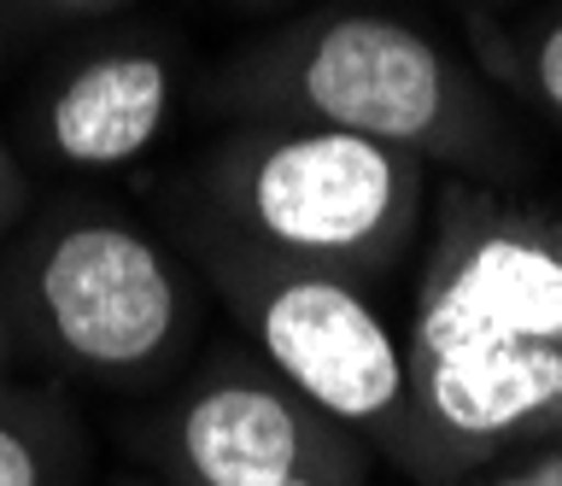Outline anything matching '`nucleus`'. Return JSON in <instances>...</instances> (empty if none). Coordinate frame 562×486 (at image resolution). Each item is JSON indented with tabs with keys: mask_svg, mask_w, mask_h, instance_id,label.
I'll use <instances>...</instances> for the list:
<instances>
[{
	"mask_svg": "<svg viewBox=\"0 0 562 486\" xmlns=\"http://www.w3.org/2000/svg\"><path fill=\"white\" fill-rule=\"evenodd\" d=\"M457 486H562V433L533 440L521 451H504V457H492L486 468H474Z\"/></svg>",
	"mask_w": 562,
	"mask_h": 486,
	"instance_id": "10",
	"label": "nucleus"
},
{
	"mask_svg": "<svg viewBox=\"0 0 562 486\" xmlns=\"http://www.w3.org/2000/svg\"><path fill=\"white\" fill-rule=\"evenodd\" d=\"M363 451L252 352L205 358L153 428L165 486H288Z\"/></svg>",
	"mask_w": 562,
	"mask_h": 486,
	"instance_id": "6",
	"label": "nucleus"
},
{
	"mask_svg": "<svg viewBox=\"0 0 562 486\" xmlns=\"http://www.w3.org/2000/svg\"><path fill=\"white\" fill-rule=\"evenodd\" d=\"M422 212L428 165L411 152L346 129L252 117L200 159L188 240L193 252L328 270L369 287L411 252Z\"/></svg>",
	"mask_w": 562,
	"mask_h": 486,
	"instance_id": "2",
	"label": "nucleus"
},
{
	"mask_svg": "<svg viewBox=\"0 0 562 486\" xmlns=\"http://www.w3.org/2000/svg\"><path fill=\"white\" fill-rule=\"evenodd\" d=\"M411 433L398 463L457 486L562 433V212L446 182L404 317Z\"/></svg>",
	"mask_w": 562,
	"mask_h": 486,
	"instance_id": "1",
	"label": "nucleus"
},
{
	"mask_svg": "<svg viewBox=\"0 0 562 486\" xmlns=\"http://www.w3.org/2000/svg\"><path fill=\"white\" fill-rule=\"evenodd\" d=\"M509 59H516L521 89L539 100V112L551 117V124H562V7L551 19H539L533 36H527Z\"/></svg>",
	"mask_w": 562,
	"mask_h": 486,
	"instance_id": "9",
	"label": "nucleus"
},
{
	"mask_svg": "<svg viewBox=\"0 0 562 486\" xmlns=\"http://www.w3.org/2000/svg\"><path fill=\"white\" fill-rule=\"evenodd\" d=\"M288 486H369V451L363 457H346V463H328V468H311Z\"/></svg>",
	"mask_w": 562,
	"mask_h": 486,
	"instance_id": "13",
	"label": "nucleus"
},
{
	"mask_svg": "<svg viewBox=\"0 0 562 486\" xmlns=\"http://www.w3.org/2000/svg\"><path fill=\"white\" fill-rule=\"evenodd\" d=\"M176 112V65L153 42H100L35 100V147L65 170H123L158 147Z\"/></svg>",
	"mask_w": 562,
	"mask_h": 486,
	"instance_id": "7",
	"label": "nucleus"
},
{
	"mask_svg": "<svg viewBox=\"0 0 562 486\" xmlns=\"http://www.w3.org/2000/svg\"><path fill=\"white\" fill-rule=\"evenodd\" d=\"M24 217H30V177L18 165V152L0 142V240L12 229H24Z\"/></svg>",
	"mask_w": 562,
	"mask_h": 486,
	"instance_id": "11",
	"label": "nucleus"
},
{
	"mask_svg": "<svg viewBox=\"0 0 562 486\" xmlns=\"http://www.w3.org/2000/svg\"><path fill=\"white\" fill-rule=\"evenodd\" d=\"M88 433L47 393H0V486H82Z\"/></svg>",
	"mask_w": 562,
	"mask_h": 486,
	"instance_id": "8",
	"label": "nucleus"
},
{
	"mask_svg": "<svg viewBox=\"0 0 562 486\" xmlns=\"http://www.w3.org/2000/svg\"><path fill=\"white\" fill-rule=\"evenodd\" d=\"M0 299L24 352L105 387L170 375L205 323L200 275L147 223L100 200H59L24 217Z\"/></svg>",
	"mask_w": 562,
	"mask_h": 486,
	"instance_id": "4",
	"label": "nucleus"
},
{
	"mask_svg": "<svg viewBox=\"0 0 562 486\" xmlns=\"http://www.w3.org/2000/svg\"><path fill=\"white\" fill-rule=\"evenodd\" d=\"M240 117L369 135L416 165H492L509 152L486 82L428 30L393 12H311L228 65Z\"/></svg>",
	"mask_w": 562,
	"mask_h": 486,
	"instance_id": "3",
	"label": "nucleus"
},
{
	"mask_svg": "<svg viewBox=\"0 0 562 486\" xmlns=\"http://www.w3.org/2000/svg\"><path fill=\"white\" fill-rule=\"evenodd\" d=\"M18 12H47V19H100V12H117L130 0H7Z\"/></svg>",
	"mask_w": 562,
	"mask_h": 486,
	"instance_id": "12",
	"label": "nucleus"
},
{
	"mask_svg": "<svg viewBox=\"0 0 562 486\" xmlns=\"http://www.w3.org/2000/svg\"><path fill=\"white\" fill-rule=\"evenodd\" d=\"M112 486H165V481H147V475H117Z\"/></svg>",
	"mask_w": 562,
	"mask_h": 486,
	"instance_id": "15",
	"label": "nucleus"
},
{
	"mask_svg": "<svg viewBox=\"0 0 562 486\" xmlns=\"http://www.w3.org/2000/svg\"><path fill=\"white\" fill-rule=\"evenodd\" d=\"M200 270L211 275L217 299L235 310L263 370L281 375L351 440L398 457L411 433L404 335L381 317L363 282L235 252H200Z\"/></svg>",
	"mask_w": 562,
	"mask_h": 486,
	"instance_id": "5",
	"label": "nucleus"
},
{
	"mask_svg": "<svg viewBox=\"0 0 562 486\" xmlns=\"http://www.w3.org/2000/svg\"><path fill=\"white\" fill-rule=\"evenodd\" d=\"M0 59H7V36H0Z\"/></svg>",
	"mask_w": 562,
	"mask_h": 486,
	"instance_id": "16",
	"label": "nucleus"
},
{
	"mask_svg": "<svg viewBox=\"0 0 562 486\" xmlns=\"http://www.w3.org/2000/svg\"><path fill=\"white\" fill-rule=\"evenodd\" d=\"M12 358H18V328L7 317V299H0V393L12 387Z\"/></svg>",
	"mask_w": 562,
	"mask_h": 486,
	"instance_id": "14",
	"label": "nucleus"
}]
</instances>
